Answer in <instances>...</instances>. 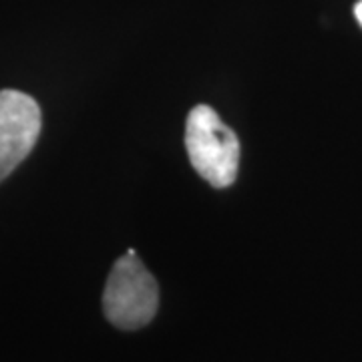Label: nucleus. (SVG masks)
<instances>
[{"label": "nucleus", "mask_w": 362, "mask_h": 362, "mask_svg": "<svg viewBox=\"0 0 362 362\" xmlns=\"http://www.w3.org/2000/svg\"><path fill=\"white\" fill-rule=\"evenodd\" d=\"M185 149L199 177L228 187L238 177L240 139L209 105H195L185 123Z\"/></svg>", "instance_id": "f257e3e1"}, {"label": "nucleus", "mask_w": 362, "mask_h": 362, "mask_svg": "<svg viewBox=\"0 0 362 362\" xmlns=\"http://www.w3.org/2000/svg\"><path fill=\"white\" fill-rule=\"evenodd\" d=\"M159 306L156 278L143 266L139 256L129 250L117 259L107 278L103 310L109 322L121 330H137L149 324Z\"/></svg>", "instance_id": "f03ea898"}, {"label": "nucleus", "mask_w": 362, "mask_h": 362, "mask_svg": "<svg viewBox=\"0 0 362 362\" xmlns=\"http://www.w3.org/2000/svg\"><path fill=\"white\" fill-rule=\"evenodd\" d=\"M42 129L39 103L23 90H0V181L35 149Z\"/></svg>", "instance_id": "7ed1b4c3"}, {"label": "nucleus", "mask_w": 362, "mask_h": 362, "mask_svg": "<svg viewBox=\"0 0 362 362\" xmlns=\"http://www.w3.org/2000/svg\"><path fill=\"white\" fill-rule=\"evenodd\" d=\"M354 14H356V21H358L362 26V0L356 4V6H354Z\"/></svg>", "instance_id": "20e7f679"}]
</instances>
